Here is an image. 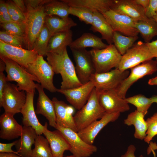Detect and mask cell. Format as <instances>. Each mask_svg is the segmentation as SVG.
I'll use <instances>...</instances> for the list:
<instances>
[{
  "label": "cell",
  "mask_w": 157,
  "mask_h": 157,
  "mask_svg": "<svg viewBox=\"0 0 157 157\" xmlns=\"http://www.w3.org/2000/svg\"><path fill=\"white\" fill-rule=\"evenodd\" d=\"M46 56L47 62L54 73L60 74L61 76L60 89L72 88L83 85L77 77L75 67L68 55L67 49L60 53H48Z\"/></svg>",
  "instance_id": "obj_1"
},
{
  "label": "cell",
  "mask_w": 157,
  "mask_h": 157,
  "mask_svg": "<svg viewBox=\"0 0 157 157\" xmlns=\"http://www.w3.org/2000/svg\"><path fill=\"white\" fill-rule=\"evenodd\" d=\"M6 65L5 71L7 74V82L15 81L20 91L26 92H35L36 83L40 82L37 78L28 72L25 68L16 62L4 56H0Z\"/></svg>",
  "instance_id": "obj_2"
},
{
  "label": "cell",
  "mask_w": 157,
  "mask_h": 157,
  "mask_svg": "<svg viewBox=\"0 0 157 157\" xmlns=\"http://www.w3.org/2000/svg\"><path fill=\"white\" fill-rule=\"evenodd\" d=\"M106 113L99 103L97 90L94 88L87 103L74 116L78 132L101 119Z\"/></svg>",
  "instance_id": "obj_3"
},
{
  "label": "cell",
  "mask_w": 157,
  "mask_h": 157,
  "mask_svg": "<svg viewBox=\"0 0 157 157\" xmlns=\"http://www.w3.org/2000/svg\"><path fill=\"white\" fill-rule=\"evenodd\" d=\"M94 65L95 72L100 73L117 68L122 55L114 44H108L102 49H92L89 51Z\"/></svg>",
  "instance_id": "obj_4"
},
{
  "label": "cell",
  "mask_w": 157,
  "mask_h": 157,
  "mask_svg": "<svg viewBox=\"0 0 157 157\" xmlns=\"http://www.w3.org/2000/svg\"><path fill=\"white\" fill-rule=\"evenodd\" d=\"M25 16V46L27 49L32 50L45 24L46 15L44 6L36 10H28Z\"/></svg>",
  "instance_id": "obj_5"
},
{
  "label": "cell",
  "mask_w": 157,
  "mask_h": 157,
  "mask_svg": "<svg viewBox=\"0 0 157 157\" xmlns=\"http://www.w3.org/2000/svg\"><path fill=\"white\" fill-rule=\"evenodd\" d=\"M153 58L147 43L140 40L134 43L122 56L117 68L124 71Z\"/></svg>",
  "instance_id": "obj_6"
},
{
  "label": "cell",
  "mask_w": 157,
  "mask_h": 157,
  "mask_svg": "<svg viewBox=\"0 0 157 157\" xmlns=\"http://www.w3.org/2000/svg\"><path fill=\"white\" fill-rule=\"evenodd\" d=\"M24 91H20L17 85L7 82L3 89L2 101L0 107L5 112L12 116L20 113L26 101Z\"/></svg>",
  "instance_id": "obj_7"
},
{
  "label": "cell",
  "mask_w": 157,
  "mask_h": 157,
  "mask_svg": "<svg viewBox=\"0 0 157 157\" xmlns=\"http://www.w3.org/2000/svg\"><path fill=\"white\" fill-rule=\"evenodd\" d=\"M26 69L37 78L44 88L52 93L57 91V89L53 82L55 73L51 66L44 60L43 56L38 55L35 60L29 64Z\"/></svg>",
  "instance_id": "obj_8"
},
{
  "label": "cell",
  "mask_w": 157,
  "mask_h": 157,
  "mask_svg": "<svg viewBox=\"0 0 157 157\" xmlns=\"http://www.w3.org/2000/svg\"><path fill=\"white\" fill-rule=\"evenodd\" d=\"M131 72L128 77L116 89L121 98H126L129 88L135 82L144 76L151 75L157 71V61L152 59L145 61L130 69Z\"/></svg>",
  "instance_id": "obj_9"
},
{
  "label": "cell",
  "mask_w": 157,
  "mask_h": 157,
  "mask_svg": "<svg viewBox=\"0 0 157 157\" xmlns=\"http://www.w3.org/2000/svg\"><path fill=\"white\" fill-rule=\"evenodd\" d=\"M75 61V69L80 82L85 84L90 81L95 69L89 51L85 49H70Z\"/></svg>",
  "instance_id": "obj_10"
},
{
  "label": "cell",
  "mask_w": 157,
  "mask_h": 157,
  "mask_svg": "<svg viewBox=\"0 0 157 157\" xmlns=\"http://www.w3.org/2000/svg\"><path fill=\"white\" fill-rule=\"evenodd\" d=\"M129 74L127 70L122 71L115 68L104 73H95L91 75L90 81L93 83L97 90L116 89Z\"/></svg>",
  "instance_id": "obj_11"
},
{
  "label": "cell",
  "mask_w": 157,
  "mask_h": 157,
  "mask_svg": "<svg viewBox=\"0 0 157 157\" xmlns=\"http://www.w3.org/2000/svg\"><path fill=\"white\" fill-rule=\"evenodd\" d=\"M60 131L70 146L69 151L74 157H89L97 151V147L84 142L72 129L57 125L55 128Z\"/></svg>",
  "instance_id": "obj_12"
},
{
  "label": "cell",
  "mask_w": 157,
  "mask_h": 157,
  "mask_svg": "<svg viewBox=\"0 0 157 157\" xmlns=\"http://www.w3.org/2000/svg\"><path fill=\"white\" fill-rule=\"evenodd\" d=\"M114 31L130 37L138 36L139 33L135 26V21L130 17L116 13L110 9L102 13Z\"/></svg>",
  "instance_id": "obj_13"
},
{
  "label": "cell",
  "mask_w": 157,
  "mask_h": 157,
  "mask_svg": "<svg viewBox=\"0 0 157 157\" xmlns=\"http://www.w3.org/2000/svg\"><path fill=\"white\" fill-rule=\"evenodd\" d=\"M38 55L34 50H29L7 44L0 40V56L9 58L26 69Z\"/></svg>",
  "instance_id": "obj_14"
},
{
  "label": "cell",
  "mask_w": 157,
  "mask_h": 157,
  "mask_svg": "<svg viewBox=\"0 0 157 157\" xmlns=\"http://www.w3.org/2000/svg\"><path fill=\"white\" fill-rule=\"evenodd\" d=\"M97 90L99 103L106 113H120L130 109L129 104L118 96L116 89Z\"/></svg>",
  "instance_id": "obj_15"
},
{
  "label": "cell",
  "mask_w": 157,
  "mask_h": 157,
  "mask_svg": "<svg viewBox=\"0 0 157 157\" xmlns=\"http://www.w3.org/2000/svg\"><path fill=\"white\" fill-rule=\"evenodd\" d=\"M94 88L93 83L90 81L76 88L67 89H57V92L64 95L68 101L79 110L86 104Z\"/></svg>",
  "instance_id": "obj_16"
},
{
  "label": "cell",
  "mask_w": 157,
  "mask_h": 157,
  "mask_svg": "<svg viewBox=\"0 0 157 157\" xmlns=\"http://www.w3.org/2000/svg\"><path fill=\"white\" fill-rule=\"evenodd\" d=\"M119 113H106L99 120L95 121L77 132L79 136L87 143L92 144L94 139L100 131L108 124L117 120Z\"/></svg>",
  "instance_id": "obj_17"
},
{
  "label": "cell",
  "mask_w": 157,
  "mask_h": 157,
  "mask_svg": "<svg viewBox=\"0 0 157 157\" xmlns=\"http://www.w3.org/2000/svg\"><path fill=\"white\" fill-rule=\"evenodd\" d=\"M110 9L116 13L128 16L135 21L148 20L145 9L135 0H113Z\"/></svg>",
  "instance_id": "obj_18"
},
{
  "label": "cell",
  "mask_w": 157,
  "mask_h": 157,
  "mask_svg": "<svg viewBox=\"0 0 157 157\" xmlns=\"http://www.w3.org/2000/svg\"><path fill=\"white\" fill-rule=\"evenodd\" d=\"M36 89L38 93L36 114H41L49 121L50 126L56 128L57 124L55 108L52 100L44 93L41 85L36 83Z\"/></svg>",
  "instance_id": "obj_19"
},
{
  "label": "cell",
  "mask_w": 157,
  "mask_h": 157,
  "mask_svg": "<svg viewBox=\"0 0 157 157\" xmlns=\"http://www.w3.org/2000/svg\"><path fill=\"white\" fill-rule=\"evenodd\" d=\"M44 125L43 134L48 141L53 157H64L65 151L70 149L68 142L60 131L49 130L47 122Z\"/></svg>",
  "instance_id": "obj_20"
},
{
  "label": "cell",
  "mask_w": 157,
  "mask_h": 157,
  "mask_svg": "<svg viewBox=\"0 0 157 157\" xmlns=\"http://www.w3.org/2000/svg\"><path fill=\"white\" fill-rule=\"evenodd\" d=\"M52 100L55 108L57 125L69 128L78 132L72 115L74 112L73 107L56 97H53Z\"/></svg>",
  "instance_id": "obj_21"
},
{
  "label": "cell",
  "mask_w": 157,
  "mask_h": 157,
  "mask_svg": "<svg viewBox=\"0 0 157 157\" xmlns=\"http://www.w3.org/2000/svg\"><path fill=\"white\" fill-rule=\"evenodd\" d=\"M35 92H26V102L21 112L23 116L22 123L24 126L31 127L38 135H41L43 134L44 125L39 122L34 110L33 99Z\"/></svg>",
  "instance_id": "obj_22"
},
{
  "label": "cell",
  "mask_w": 157,
  "mask_h": 157,
  "mask_svg": "<svg viewBox=\"0 0 157 157\" xmlns=\"http://www.w3.org/2000/svg\"><path fill=\"white\" fill-rule=\"evenodd\" d=\"M0 138L11 140L20 137L23 126L13 116L4 112L0 117Z\"/></svg>",
  "instance_id": "obj_23"
},
{
  "label": "cell",
  "mask_w": 157,
  "mask_h": 157,
  "mask_svg": "<svg viewBox=\"0 0 157 157\" xmlns=\"http://www.w3.org/2000/svg\"><path fill=\"white\" fill-rule=\"evenodd\" d=\"M37 135L31 126H23L20 138L15 145L17 151L22 157H31L32 147L35 144Z\"/></svg>",
  "instance_id": "obj_24"
},
{
  "label": "cell",
  "mask_w": 157,
  "mask_h": 157,
  "mask_svg": "<svg viewBox=\"0 0 157 157\" xmlns=\"http://www.w3.org/2000/svg\"><path fill=\"white\" fill-rule=\"evenodd\" d=\"M90 29L94 32L100 33L101 38L106 40L109 44L113 43L114 31L101 13L97 11L93 12V22Z\"/></svg>",
  "instance_id": "obj_25"
},
{
  "label": "cell",
  "mask_w": 157,
  "mask_h": 157,
  "mask_svg": "<svg viewBox=\"0 0 157 157\" xmlns=\"http://www.w3.org/2000/svg\"><path fill=\"white\" fill-rule=\"evenodd\" d=\"M45 24L52 36L69 31L72 27L77 25L71 18H63L55 15H46Z\"/></svg>",
  "instance_id": "obj_26"
},
{
  "label": "cell",
  "mask_w": 157,
  "mask_h": 157,
  "mask_svg": "<svg viewBox=\"0 0 157 157\" xmlns=\"http://www.w3.org/2000/svg\"><path fill=\"white\" fill-rule=\"evenodd\" d=\"M72 35L73 33L71 30L52 36L48 45L47 53L49 52L56 53L63 52L73 41Z\"/></svg>",
  "instance_id": "obj_27"
},
{
  "label": "cell",
  "mask_w": 157,
  "mask_h": 157,
  "mask_svg": "<svg viewBox=\"0 0 157 157\" xmlns=\"http://www.w3.org/2000/svg\"><path fill=\"white\" fill-rule=\"evenodd\" d=\"M70 7H84L101 13L109 10L113 0H62Z\"/></svg>",
  "instance_id": "obj_28"
},
{
  "label": "cell",
  "mask_w": 157,
  "mask_h": 157,
  "mask_svg": "<svg viewBox=\"0 0 157 157\" xmlns=\"http://www.w3.org/2000/svg\"><path fill=\"white\" fill-rule=\"evenodd\" d=\"M144 116L142 113L136 110L129 114L124 120V124L127 125L134 126V137L141 140L145 138L148 129L146 121L144 119Z\"/></svg>",
  "instance_id": "obj_29"
},
{
  "label": "cell",
  "mask_w": 157,
  "mask_h": 157,
  "mask_svg": "<svg viewBox=\"0 0 157 157\" xmlns=\"http://www.w3.org/2000/svg\"><path fill=\"white\" fill-rule=\"evenodd\" d=\"M102 39L92 33H85L73 41L69 45L70 49H85L91 47L96 49H102L108 45L102 41Z\"/></svg>",
  "instance_id": "obj_30"
},
{
  "label": "cell",
  "mask_w": 157,
  "mask_h": 157,
  "mask_svg": "<svg viewBox=\"0 0 157 157\" xmlns=\"http://www.w3.org/2000/svg\"><path fill=\"white\" fill-rule=\"evenodd\" d=\"M135 26L146 43H149L157 35V23L154 18L135 22Z\"/></svg>",
  "instance_id": "obj_31"
},
{
  "label": "cell",
  "mask_w": 157,
  "mask_h": 157,
  "mask_svg": "<svg viewBox=\"0 0 157 157\" xmlns=\"http://www.w3.org/2000/svg\"><path fill=\"white\" fill-rule=\"evenodd\" d=\"M46 15H55L63 18L69 17L70 6L62 0H50L44 5Z\"/></svg>",
  "instance_id": "obj_32"
},
{
  "label": "cell",
  "mask_w": 157,
  "mask_h": 157,
  "mask_svg": "<svg viewBox=\"0 0 157 157\" xmlns=\"http://www.w3.org/2000/svg\"><path fill=\"white\" fill-rule=\"evenodd\" d=\"M138 38V36L134 37L127 36L118 32H113V42L114 45L122 56L132 47L135 42Z\"/></svg>",
  "instance_id": "obj_33"
},
{
  "label": "cell",
  "mask_w": 157,
  "mask_h": 157,
  "mask_svg": "<svg viewBox=\"0 0 157 157\" xmlns=\"http://www.w3.org/2000/svg\"><path fill=\"white\" fill-rule=\"evenodd\" d=\"M32 150L31 157H53L48 140L41 135H38Z\"/></svg>",
  "instance_id": "obj_34"
},
{
  "label": "cell",
  "mask_w": 157,
  "mask_h": 157,
  "mask_svg": "<svg viewBox=\"0 0 157 157\" xmlns=\"http://www.w3.org/2000/svg\"><path fill=\"white\" fill-rule=\"evenodd\" d=\"M51 36L49 29L44 24L42 31L35 40L33 45V49L37 52L39 55L46 56L48 45Z\"/></svg>",
  "instance_id": "obj_35"
},
{
  "label": "cell",
  "mask_w": 157,
  "mask_h": 157,
  "mask_svg": "<svg viewBox=\"0 0 157 157\" xmlns=\"http://www.w3.org/2000/svg\"><path fill=\"white\" fill-rule=\"evenodd\" d=\"M128 103L134 106L137 110L142 113L144 116L147 114L148 110L153 103L150 98H148L142 94H138L125 98Z\"/></svg>",
  "instance_id": "obj_36"
},
{
  "label": "cell",
  "mask_w": 157,
  "mask_h": 157,
  "mask_svg": "<svg viewBox=\"0 0 157 157\" xmlns=\"http://www.w3.org/2000/svg\"><path fill=\"white\" fill-rule=\"evenodd\" d=\"M69 14L78 17L80 20L87 24L92 25L93 20V12L82 7H70Z\"/></svg>",
  "instance_id": "obj_37"
},
{
  "label": "cell",
  "mask_w": 157,
  "mask_h": 157,
  "mask_svg": "<svg viewBox=\"0 0 157 157\" xmlns=\"http://www.w3.org/2000/svg\"><path fill=\"white\" fill-rule=\"evenodd\" d=\"M6 32L24 40L25 37V25L15 22L1 24Z\"/></svg>",
  "instance_id": "obj_38"
},
{
  "label": "cell",
  "mask_w": 157,
  "mask_h": 157,
  "mask_svg": "<svg viewBox=\"0 0 157 157\" xmlns=\"http://www.w3.org/2000/svg\"><path fill=\"white\" fill-rule=\"evenodd\" d=\"M6 3L12 20L14 22L25 25V15L17 8L13 1H8Z\"/></svg>",
  "instance_id": "obj_39"
},
{
  "label": "cell",
  "mask_w": 157,
  "mask_h": 157,
  "mask_svg": "<svg viewBox=\"0 0 157 157\" xmlns=\"http://www.w3.org/2000/svg\"><path fill=\"white\" fill-rule=\"evenodd\" d=\"M146 121L148 129L144 140L149 144L153 138L157 135V111Z\"/></svg>",
  "instance_id": "obj_40"
},
{
  "label": "cell",
  "mask_w": 157,
  "mask_h": 157,
  "mask_svg": "<svg viewBox=\"0 0 157 157\" xmlns=\"http://www.w3.org/2000/svg\"><path fill=\"white\" fill-rule=\"evenodd\" d=\"M0 40L4 43L13 46L22 48L25 46L24 40L5 31H0Z\"/></svg>",
  "instance_id": "obj_41"
},
{
  "label": "cell",
  "mask_w": 157,
  "mask_h": 157,
  "mask_svg": "<svg viewBox=\"0 0 157 157\" xmlns=\"http://www.w3.org/2000/svg\"><path fill=\"white\" fill-rule=\"evenodd\" d=\"M0 24L13 22L9 15L6 2L1 0L0 1Z\"/></svg>",
  "instance_id": "obj_42"
},
{
  "label": "cell",
  "mask_w": 157,
  "mask_h": 157,
  "mask_svg": "<svg viewBox=\"0 0 157 157\" xmlns=\"http://www.w3.org/2000/svg\"><path fill=\"white\" fill-rule=\"evenodd\" d=\"M6 65L3 61L0 60V105L1 104L3 98V94L4 87L7 83L6 76L3 73L5 70Z\"/></svg>",
  "instance_id": "obj_43"
},
{
  "label": "cell",
  "mask_w": 157,
  "mask_h": 157,
  "mask_svg": "<svg viewBox=\"0 0 157 157\" xmlns=\"http://www.w3.org/2000/svg\"><path fill=\"white\" fill-rule=\"evenodd\" d=\"M50 0H24L27 10L37 9L43 6Z\"/></svg>",
  "instance_id": "obj_44"
},
{
  "label": "cell",
  "mask_w": 157,
  "mask_h": 157,
  "mask_svg": "<svg viewBox=\"0 0 157 157\" xmlns=\"http://www.w3.org/2000/svg\"><path fill=\"white\" fill-rule=\"evenodd\" d=\"M145 10L146 16L153 18L157 12V0H149V4Z\"/></svg>",
  "instance_id": "obj_45"
},
{
  "label": "cell",
  "mask_w": 157,
  "mask_h": 157,
  "mask_svg": "<svg viewBox=\"0 0 157 157\" xmlns=\"http://www.w3.org/2000/svg\"><path fill=\"white\" fill-rule=\"evenodd\" d=\"M17 141V140H16L8 143H0V152L14 153L19 155L17 151H14L12 149V147L13 146L15 145Z\"/></svg>",
  "instance_id": "obj_46"
},
{
  "label": "cell",
  "mask_w": 157,
  "mask_h": 157,
  "mask_svg": "<svg viewBox=\"0 0 157 157\" xmlns=\"http://www.w3.org/2000/svg\"><path fill=\"white\" fill-rule=\"evenodd\" d=\"M136 150L135 146L133 144H130L128 147L127 150L125 154L122 155L121 157H136L135 155ZM138 157H144L141 155Z\"/></svg>",
  "instance_id": "obj_47"
},
{
  "label": "cell",
  "mask_w": 157,
  "mask_h": 157,
  "mask_svg": "<svg viewBox=\"0 0 157 157\" xmlns=\"http://www.w3.org/2000/svg\"><path fill=\"white\" fill-rule=\"evenodd\" d=\"M147 43L151 53L157 61V40Z\"/></svg>",
  "instance_id": "obj_48"
},
{
  "label": "cell",
  "mask_w": 157,
  "mask_h": 157,
  "mask_svg": "<svg viewBox=\"0 0 157 157\" xmlns=\"http://www.w3.org/2000/svg\"><path fill=\"white\" fill-rule=\"evenodd\" d=\"M13 1L17 8L26 15L28 10L24 0H13Z\"/></svg>",
  "instance_id": "obj_49"
},
{
  "label": "cell",
  "mask_w": 157,
  "mask_h": 157,
  "mask_svg": "<svg viewBox=\"0 0 157 157\" xmlns=\"http://www.w3.org/2000/svg\"><path fill=\"white\" fill-rule=\"evenodd\" d=\"M136 3L141 6L145 9L148 6L149 0H135Z\"/></svg>",
  "instance_id": "obj_50"
},
{
  "label": "cell",
  "mask_w": 157,
  "mask_h": 157,
  "mask_svg": "<svg viewBox=\"0 0 157 157\" xmlns=\"http://www.w3.org/2000/svg\"><path fill=\"white\" fill-rule=\"evenodd\" d=\"M0 157H22L14 153L0 152Z\"/></svg>",
  "instance_id": "obj_51"
},
{
  "label": "cell",
  "mask_w": 157,
  "mask_h": 157,
  "mask_svg": "<svg viewBox=\"0 0 157 157\" xmlns=\"http://www.w3.org/2000/svg\"><path fill=\"white\" fill-rule=\"evenodd\" d=\"M149 146L148 148L147 154H149L151 152H154V151L157 149V145L156 143L150 142Z\"/></svg>",
  "instance_id": "obj_52"
},
{
  "label": "cell",
  "mask_w": 157,
  "mask_h": 157,
  "mask_svg": "<svg viewBox=\"0 0 157 157\" xmlns=\"http://www.w3.org/2000/svg\"><path fill=\"white\" fill-rule=\"evenodd\" d=\"M148 83V84L150 85H157V76L149 79Z\"/></svg>",
  "instance_id": "obj_53"
},
{
  "label": "cell",
  "mask_w": 157,
  "mask_h": 157,
  "mask_svg": "<svg viewBox=\"0 0 157 157\" xmlns=\"http://www.w3.org/2000/svg\"><path fill=\"white\" fill-rule=\"evenodd\" d=\"M153 103L157 104V95H154L150 98Z\"/></svg>",
  "instance_id": "obj_54"
},
{
  "label": "cell",
  "mask_w": 157,
  "mask_h": 157,
  "mask_svg": "<svg viewBox=\"0 0 157 157\" xmlns=\"http://www.w3.org/2000/svg\"><path fill=\"white\" fill-rule=\"evenodd\" d=\"M153 18L155 20V21L157 23V12L156 15Z\"/></svg>",
  "instance_id": "obj_55"
},
{
  "label": "cell",
  "mask_w": 157,
  "mask_h": 157,
  "mask_svg": "<svg viewBox=\"0 0 157 157\" xmlns=\"http://www.w3.org/2000/svg\"><path fill=\"white\" fill-rule=\"evenodd\" d=\"M67 157H74L72 155L70 156H67Z\"/></svg>",
  "instance_id": "obj_56"
}]
</instances>
